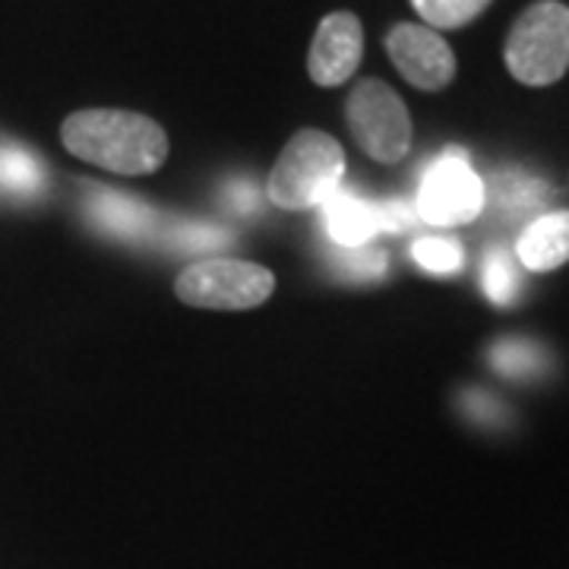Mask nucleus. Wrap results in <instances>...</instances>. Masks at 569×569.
<instances>
[{"label":"nucleus","mask_w":569,"mask_h":569,"mask_svg":"<svg viewBox=\"0 0 569 569\" xmlns=\"http://www.w3.org/2000/svg\"><path fill=\"white\" fill-rule=\"evenodd\" d=\"M351 260H346V269L355 279H365V282H377L383 272H387V257L380 250H370V247H355V253H348Z\"/></svg>","instance_id":"15"},{"label":"nucleus","mask_w":569,"mask_h":569,"mask_svg":"<svg viewBox=\"0 0 569 569\" xmlns=\"http://www.w3.org/2000/svg\"><path fill=\"white\" fill-rule=\"evenodd\" d=\"M276 288V276L260 263L234 260V257H212L190 263L178 276L174 291L183 305L203 310H250L269 301Z\"/></svg>","instance_id":"4"},{"label":"nucleus","mask_w":569,"mask_h":569,"mask_svg":"<svg viewBox=\"0 0 569 569\" xmlns=\"http://www.w3.org/2000/svg\"><path fill=\"white\" fill-rule=\"evenodd\" d=\"M411 257L421 269L437 272V276H452L466 263L462 244L452 241V238H421L418 244L411 247Z\"/></svg>","instance_id":"13"},{"label":"nucleus","mask_w":569,"mask_h":569,"mask_svg":"<svg viewBox=\"0 0 569 569\" xmlns=\"http://www.w3.org/2000/svg\"><path fill=\"white\" fill-rule=\"evenodd\" d=\"M348 130L373 162H402L411 149V114L399 92L383 80H361L346 104Z\"/></svg>","instance_id":"5"},{"label":"nucleus","mask_w":569,"mask_h":569,"mask_svg":"<svg viewBox=\"0 0 569 569\" xmlns=\"http://www.w3.org/2000/svg\"><path fill=\"white\" fill-rule=\"evenodd\" d=\"M519 269L516 260L509 257L507 250H490L488 260H485V295L497 307H509L519 298Z\"/></svg>","instance_id":"12"},{"label":"nucleus","mask_w":569,"mask_h":569,"mask_svg":"<svg viewBox=\"0 0 569 569\" xmlns=\"http://www.w3.org/2000/svg\"><path fill=\"white\" fill-rule=\"evenodd\" d=\"M490 361L497 370H503L507 377H535L541 370V348L522 342V339H507L493 348Z\"/></svg>","instance_id":"14"},{"label":"nucleus","mask_w":569,"mask_h":569,"mask_svg":"<svg viewBox=\"0 0 569 569\" xmlns=\"http://www.w3.org/2000/svg\"><path fill=\"white\" fill-rule=\"evenodd\" d=\"M346 174V152L323 130H301L284 142L282 156L276 159L266 197L279 209H313L323 206L342 183Z\"/></svg>","instance_id":"2"},{"label":"nucleus","mask_w":569,"mask_h":569,"mask_svg":"<svg viewBox=\"0 0 569 569\" xmlns=\"http://www.w3.org/2000/svg\"><path fill=\"white\" fill-rule=\"evenodd\" d=\"M365 58V29L351 10H336L320 20L317 36L307 51V73L323 89L348 82Z\"/></svg>","instance_id":"8"},{"label":"nucleus","mask_w":569,"mask_h":569,"mask_svg":"<svg viewBox=\"0 0 569 569\" xmlns=\"http://www.w3.org/2000/svg\"><path fill=\"white\" fill-rule=\"evenodd\" d=\"M418 17L437 32V29H462L478 20L490 7V0H411Z\"/></svg>","instance_id":"11"},{"label":"nucleus","mask_w":569,"mask_h":569,"mask_svg":"<svg viewBox=\"0 0 569 569\" xmlns=\"http://www.w3.org/2000/svg\"><path fill=\"white\" fill-rule=\"evenodd\" d=\"M323 209L329 238L339 247H348V250L365 247L380 231V206H370L351 193L336 190L323 203Z\"/></svg>","instance_id":"10"},{"label":"nucleus","mask_w":569,"mask_h":569,"mask_svg":"<svg viewBox=\"0 0 569 569\" xmlns=\"http://www.w3.org/2000/svg\"><path fill=\"white\" fill-rule=\"evenodd\" d=\"M387 54L396 70L421 92H440L456 80V54L430 26L399 22L387 36Z\"/></svg>","instance_id":"7"},{"label":"nucleus","mask_w":569,"mask_h":569,"mask_svg":"<svg viewBox=\"0 0 569 569\" xmlns=\"http://www.w3.org/2000/svg\"><path fill=\"white\" fill-rule=\"evenodd\" d=\"M516 260L531 272H550L569 263V212H545L519 234Z\"/></svg>","instance_id":"9"},{"label":"nucleus","mask_w":569,"mask_h":569,"mask_svg":"<svg viewBox=\"0 0 569 569\" xmlns=\"http://www.w3.org/2000/svg\"><path fill=\"white\" fill-rule=\"evenodd\" d=\"M418 216L433 228L475 222L485 209V181L468 164L466 152H447L427 168L418 190Z\"/></svg>","instance_id":"6"},{"label":"nucleus","mask_w":569,"mask_h":569,"mask_svg":"<svg viewBox=\"0 0 569 569\" xmlns=\"http://www.w3.org/2000/svg\"><path fill=\"white\" fill-rule=\"evenodd\" d=\"M503 61L522 86H553L569 70V7L535 0L519 13L503 44Z\"/></svg>","instance_id":"3"},{"label":"nucleus","mask_w":569,"mask_h":569,"mask_svg":"<svg viewBox=\"0 0 569 569\" xmlns=\"http://www.w3.org/2000/svg\"><path fill=\"white\" fill-rule=\"evenodd\" d=\"M70 156L114 174H152L168 159V137L159 123L123 108H86L61 127Z\"/></svg>","instance_id":"1"}]
</instances>
